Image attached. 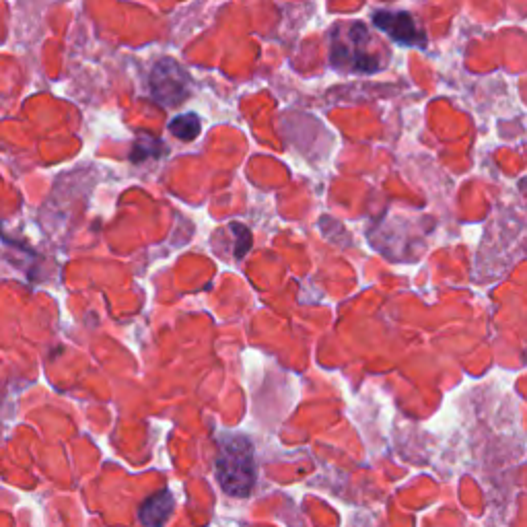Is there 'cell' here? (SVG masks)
<instances>
[{"label":"cell","instance_id":"6da1fadb","mask_svg":"<svg viewBox=\"0 0 527 527\" xmlns=\"http://www.w3.org/2000/svg\"><path fill=\"white\" fill-rule=\"evenodd\" d=\"M332 64L346 73L373 75L390 60L383 44L377 42L369 29L359 23H344L332 31Z\"/></svg>","mask_w":527,"mask_h":527},{"label":"cell","instance_id":"7a4b0ae2","mask_svg":"<svg viewBox=\"0 0 527 527\" xmlns=\"http://www.w3.org/2000/svg\"><path fill=\"white\" fill-rule=\"evenodd\" d=\"M215 474L229 497H250L256 486V460L252 443L245 437H223Z\"/></svg>","mask_w":527,"mask_h":527},{"label":"cell","instance_id":"3957f363","mask_svg":"<svg viewBox=\"0 0 527 527\" xmlns=\"http://www.w3.org/2000/svg\"><path fill=\"white\" fill-rule=\"evenodd\" d=\"M151 93L165 108L180 105L190 93V77L173 58H163L153 68Z\"/></svg>","mask_w":527,"mask_h":527},{"label":"cell","instance_id":"277c9868","mask_svg":"<svg viewBox=\"0 0 527 527\" xmlns=\"http://www.w3.org/2000/svg\"><path fill=\"white\" fill-rule=\"evenodd\" d=\"M373 23L388 33L390 38L404 48H425L427 38L425 33L418 29L414 17L404 11H379L373 15Z\"/></svg>","mask_w":527,"mask_h":527},{"label":"cell","instance_id":"5b68a950","mask_svg":"<svg viewBox=\"0 0 527 527\" xmlns=\"http://www.w3.org/2000/svg\"><path fill=\"white\" fill-rule=\"evenodd\" d=\"M173 507H175V501L169 490H161V493L153 495L151 499L143 503V507H140L138 511L140 523H143L145 527H163L169 521Z\"/></svg>","mask_w":527,"mask_h":527},{"label":"cell","instance_id":"8992f818","mask_svg":"<svg viewBox=\"0 0 527 527\" xmlns=\"http://www.w3.org/2000/svg\"><path fill=\"white\" fill-rule=\"evenodd\" d=\"M169 130L173 132V136H178L182 140H194L200 134L202 124H200L196 114H182V116L171 120Z\"/></svg>","mask_w":527,"mask_h":527}]
</instances>
